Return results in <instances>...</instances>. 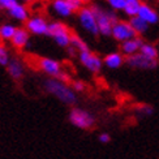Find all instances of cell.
I'll use <instances>...</instances> for the list:
<instances>
[{
	"label": "cell",
	"mask_w": 159,
	"mask_h": 159,
	"mask_svg": "<svg viewBox=\"0 0 159 159\" xmlns=\"http://www.w3.org/2000/svg\"><path fill=\"white\" fill-rule=\"evenodd\" d=\"M90 9L93 12V15L95 17V21L98 25V31L99 35L102 37H111V30L112 25L116 24L119 20V15L114 11H108L101 4L94 3L90 5Z\"/></svg>",
	"instance_id": "1"
},
{
	"label": "cell",
	"mask_w": 159,
	"mask_h": 159,
	"mask_svg": "<svg viewBox=\"0 0 159 159\" xmlns=\"http://www.w3.org/2000/svg\"><path fill=\"white\" fill-rule=\"evenodd\" d=\"M44 90L51 94L52 97H55L60 102L68 106H73L77 103V95L76 93L72 90L69 85L64 84L61 81H59L57 78H47L43 82Z\"/></svg>",
	"instance_id": "2"
},
{
	"label": "cell",
	"mask_w": 159,
	"mask_h": 159,
	"mask_svg": "<svg viewBox=\"0 0 159 159\" xmlns=\"http://www.w3.org/2000/svg\"><path fill=\"white\" fill-rule=\"evenodd\" d=\"M47 35L55 41V43L61 48H68L70 46L72 33L69 28L61 21H52L48 24Z\"/></svg>",
	"instance_id": "3"
},
{
	"label": "cell",
	"mask_w": 159,
	"mask_h": 159,
	"mask_svg": "<svg viewBox=\"0 0 159 159\" xmlns=\"http://www.w3.org/2000/svg\"><path fill=\"white\" fill-rule=\"evenodd\" d=\"M69 121L73 127L82 129V130H89L95 125V117L91 112L86 111L80 107H73L69 112Z\"/></svg>",
	"instance_id": "4"
},
{
	"label": "cell",
	"mask_w": 159,
	"mask_h": 159,
	"mask_svg": "<svg viewBox=\"0 0 159 159\" xmlns=\"http://www.w3.org/2000/svg\"><path fill=\"white\" fill-rule=\"evenodd\" d=\"M77 18H78L80 26H81L88 34H90L93 37H99L98 25H97L95 17H94V15H93L90 7L84 5L82 8L77 12Z\"/></svg>",
	"instance_id": "5"
},
{
	"label": "cell",
	"mask_w": 159,
	"mask_h": 159,
	"mask_svg": "<svg viewBox=\"0 0 159 159\" xmlns=\"http://www.w3.org/2000/svg\"><path fill=\"white\" fill-rule=\"evenodd\" d=\"M111 37L114 38L116 42L123 43V42L129 41V39L136 38L137 34L134 33V30L132 29V26L129 25L128 20H119L116 24L112 25Z\"/></svg>",
	"instance_id": "6"
},
{
	"label": "cell",
	"mask_w": 159,
	"mask_h": 159,
	"mask_svg": "<svg viewBox=\"0 0 159 159\" xmlns=\"http://www.w3.org/2000/svg\"><path fill=\"white\" fill-rule=\"evenodd\" d=\"M78 60L89 72H91L93 75L101 73V70L103 68L102 57L97 54H94V52H91V51L78 52Z\"/></svg>",
	"instance_id": "7"
},
{
	"label": "cell",
	"mask_w": 159,
	"mask_h": 159,
	"mask_svg": "<svg viewBox=\"0 0 159 159\" xmlns=\"http://www.w3.org/2000/svg\"><path fill=\"white\" fill-rule=\"evenodd\" d=\"M48 24L50 22L46 17L41 15H35L28 18V21L25 22V29L29 31L30 35H47Z\"/></svg>",
	"instance_id": "8"
},
{
	"label": "cell",
	"mask_w": 159,
	"mask_h": 159,
	"mask_svg": "<svg viewBox=\"0 0 159 159\" xmlns=\"http://www.w3.org/2000/svg\"><path fill=\"white\" fill-rule=\"evenodd\" d=\"M125 64H128L130 68L141 69V70H153L158 67V61L149 60V59L142 56L140 52H137V54L132 55V56L125 57Z\"/></svg>",
	"instance_id": "9"
},
{
	"label": "cell",
	"mask_w": 159,
	"mask_h": 159,
	"mask_svg": "<svg viewBox=\"0 0 159 159\" xmlns=\"http://www.w3.org/2000/svg\"><path fill=\"white\" fill-rule=\"evenodd\" d=\"M38 67L43 73L50 76V78H57L63 72L61 63L52 57H41L38 60Z\"/></svg>",
	"instance_id": "10"
},
{
	"label": "cell",
	"mask_w": 159,
	"mask_h": 159,
	"mask_svg": "<svg viewBox=\"0 0 159 159\" xmlns=\"http://www.w3.org/2000/svg\"><path fill=\"white\" fill-rule=\"evenodd\" d=\"M137 17H140L142 21H145L149 26L155 25L159 22V13L155 8H153L148 3H141L140 9L137 12Z\"/></svg>",
	"instance_id": "11"
},
{
	"label": "cell",
	"mask_w": 159,
	"mask_h": 159,
	"mask_svg": "<svg viewBox=\"0 0 159 159\" xmlns=\"http://www.w3.org/2000/svg\"><path fill=\"white\" fill-rule=\"evenodd\" d=\"M51 11L60 18H68L73 15V9L69 4V0H51Z\"/></svg>",
	"instance_id": "12"
},
{
	"label": "cell",
	"mask_w": 159,
	"mask_h": 159,
	"mask_svg": "<svg viewBox=\"0 0 159 159\" xmlns=\"http://www.w3.org/2000/svg\"><path fill=\"white\" fill-rule=\"evenodd\" d=\"M102 61L104 67L108 69H119L125 64V56L119 51H112L102 57Z\"/></svg>",
	"instance_id": "13"
},
{
	"label": "cell",
	"mask_w": 159,
	"mask_h": 159,
	"mask_svg": "<svg viewBox=\"0 0 159 159\" xmlns=\"http://www.w3.org/2000/svg\"><path fill=\"white\" fill-rule=\"evenodd\" d=\"M145 43V41L142 39V37H136L133 39H129L127 42L120 43V52L127 57V56H132L137 54L140 51L141 46Z\"/></svg>",
	"instance_id": "14"
},
{
	"label": "cell",
	"mask_w": 159,
	"mask_h": 159,
	"mask_svg": "<svg viewBox=\"0 0 159 159\" xmlns=\"http://www.w3.org/2000/svg\"><path fill=\"white\" fill-rule=\"evenodd\" d=\"M29 41H30L29 31L26 30L25 28H17L16 31H15V34H13V37H12V39H11V43H12V46L15 48L22 50V48H25L26 46H28Z\"/></svg>",
	"instance_id": "15"
},
{
	"label": "cell",
	"mask_w": 159,
	"mask_h": 159,
	"mask_svg": "<svg viewBox=\"0 0 159 159\" xmlns=\"http://www.w3.org/2000/svg\"><path fill=\"white\" fill-rule=\"evenodd\" d=\"M7 12L9 13V16H11L13 20H16V21H20V22H26V21H28V18L30 17L28 7H26L25 4H21V3L15 4L11 9H8Z\"/></svg>",
	"instance_id": "16"
},
{
	"label": "cell",
	"mask_w": 159,
	"mask_h": 159,
	"mask_svg": "<svg viewBox=\"0 0 159 159\" xmlns=\"http://www.w3.org/2000/svg\"><path fill=\"white\" fill-rule=\"evenodd\" d=\"M7 72H8V75L18 81V80H21L24 77V73H25V68H24V64L18 60V59H11L9 63L7 64Z\"/></svg>",
	"instance_id": "17"
},
{
	"label": "cell",
	"mask_w": 159,
	"mask_h": 159,
	"mask_svg": "<svg viewBox=\"0 0 159 159\" xmlns=\"http://www.w3.org/2000/svg\"><path fill=\"white\" fill-rule=\"evenodd\" d=\"M140 54L142 56H145L146 59H149V60H155L158 61V59H159V50L155 44L153 43H146L145 42L142 46H141V48H140Z\"/></svg>",
	"instance_id": "18"
},
{
	"label": "cell",
	"mask_w": 159,
	"mask_h": 159,
	"mask_svg": "<svg viewBox=\"0 0 159 159\" xmlns=\"http://www.w3.org/2000/svg\"><path fill=\"white\" fill-rule=\"evenodd\" d=\"M128 22H129V25L132 26V29L134 30V33L137 34V37H141V35H143V34H146L148 30H149V25L145 22V21H142V20H141L140 17H137V16L129 18Z\"/></svg>",
	"instance_id": "19"
},
{
	"label": "cell",
	"mask_w": 159,
	"mask_h": 159,
	"mask_svg": "<svg viewBox=\"0 0 159 159\" xmlns=\"http://www.w3.org/2000/svg\"><path fill=\"white\" fill-rule=\"evenodd\" d=\"M141 0H128L125 2V7L123 9V13L125 16H128L129 18L137 16V12L140 9V5H141Z\"/></svg>",
	"instance_id": "20"
},
{
	"label": "cell",
	"mask_w": 159,
	"mask_h": 159,
	"mask_svg": "<svg viewBox=\"0 0 159 159\" xmlns=\"http://www.w3.org/2000/svg\"><path fill=\"white\" fill-rule=\"evenodd\" d=\"M70 47H73L77 52L90 51L89 44L86 43L80 35H77V34H72V35H70Z\"/></svg>",
	"instance_id": "21"
},
{
	"label": "cell",
	"mask_w": 159,
	"mask_h": 159,
	"mask_svg": "<svg viewBox=\"0 0 159 159\" xmlns=\"http://www.w3.org/2000/svg\"><path fill=\"white\" fill-rule=\"evenodd\" d=\"M16 26L12 25V24H3L0 25V38L3 39V41H11L13 34H15L16 31Z\"/></svg>",
	"instance_id": "22"
},
{
	"label": "cell",
	"mask_w": 159,
	"mask_h": 159,
	"mask_svg": "<svg viewBox=\"0 0 159 159\" xmlns=\"http://www.w3.org/2000/svg\"><path fill=\"white\" fill-rule=\"evenodd\" d=\"M108 4V7L111 8V11L114 12H123L124 7H125V0H106Z\"/></svg>",
	"instance_id": "23"
},
{
	"label": "cell",
	"mask_w": 159,
	"mask_h": 159,
	"mask_svg": "<svg viewBox=\"0 0 159 159\" xmlns=\"http://www.w3.org/2000/svg\"><path fill=\"white\" fill-rule=\"evenodd\" d=\"M136 111H137V114L140 116L148 117V116H151L154 114V107L153 106H150V104H141L140 107H137Z\"/></svg>",
	"instance_id": "24"
},
{
	"label": "cell",
	"mask_w": 159,
	"mask_h": 159,
	"mask_svg": "<svg viewBox=\"0 0 159 159\" xmlns=\"http://www.w3.org/2000/svg\"><path fill=\"white\" fill-rule=\"evenodd\" d=\"M9 60H11V56H9L8 50H7L4 46L0 44V65L7 67V64L9 63Z\"/></svg>",
	"instance_id": "25"
},
{
	"label": "cell",
	"mask_w": 159,
	"mask_h": 159,
	"mask_svg": "<svg viewBox=\"0 0 159 159\" xmlns=\"http://www.w3.org/2000/svg\"><path fill=\"white\" fill-rule=\"evenodd\" d=\"M86 89V85L84 81H80V80H77V81H75L73 84H72V90H73L75 93H82L85 91Z\"/></svg>",
	"instance_id": "26"
},
{
	"label": "cell",
	"mask_w": 159,
	"mask_h": 159,
	"mask_svg": "<svg viewBox=\"0 0 159 159\" xmlns=\"http://www.w3.org/2000/svg\"><path fill=\"white\" fill-rule=\"evenodd\" d=\"M17 3H18L17 0H0V9L8 11V9H11L15 4H17Z\"/></svg>",
	"instance_id": "27"
},
{
	"label": "cell",
	"mask_w": 159,
	"mask_h": 159,
	"mask_svg": "<svg viewBox=\"0 0 159 159\" xmlns=\"http://www.w3.org/2000/svg\"><path fill=\"white\" fill-rule=\"evenodd\" d=\"M98 141L101 143H103V145H107V143L111 142V136L108 133H106V132H103V133H101L98 136Z\"/></svg>",
	"instance_id": "28"
},
{
	"label": "cell",
	"mask_w": 159,
	"mask_h": 159,
	"mask_svg": "<svg viewBox=\"0 0 159 159\" xmlns=\"http://www.w3.org/2000/svg\"><path fill=\"white\" fill-rule=\"evenodd\" d=\"M68 51H69V55H72V56H73V55H76V50L73 48V47H70V46H69V47H68Z\"/></svg>",
	"instance_id": "29"
},
{
	"label": "cell",
	"mask_w": 159,
	"mask_h": 159,
	"mask_svg": "<svg viewBox=\"0 0 159 159\" xmlns=\"http://www.w3.org/2000/svg\"><path fill=\"white\" fill-rule=\"evenodd\" d=\"M17 2H18V0H17ZM20 2H21V4H30V3H34L35 2V0H20Z\"/></svg>",
	"instance_id": "30"
},
{
	"label": "cell",
	"mask_w": 159,
	"mask_h": 159,
	"mask_svg": "<svg viewBox=\"0 0 159 159\" xmlns=\"http://www.w3.org/2000/svg\"><path fill=\"white\" fill-rule=\"evenodd\" d=\"M78 2H81V3H82V4L85 5V4H88V3H90V2H91V0H78Z\"/></svg>",
	"instance_id": "31"
},
{
	"label": "cell",
	"mask_w": 159,
	"mask_h": 159,
	"mask_svg": "<svg viewBox=\"0 0 159 159\" xmlns=\"http://www.w3.org/2000/svg\"><path fill=\"white\" fill-rule=\"evenodd\" d=\"M125 2H128V0H125Z\"/></svg>",
	"instance_id": "32"
},
{
	"label": "cell",
	"mask_w": 159,
	"mask_h": 159,
	"mask_svg": "<svg viewBox=\"0 0 159 159\" xmlns=\"http://www.w3.org/2000/svg\"><path fill=\"white\" fill-rule=\"evenodd\" d=\"M158 50H159V48H158Z\"/></svg>",
	"instance_id": "33"
}]
</instances>
